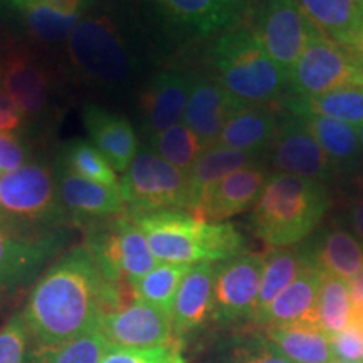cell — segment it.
Listing matches in <instances>:
<instances>
[{"label": "cell", "instance_id": "41", "mask_svg": "<svg viewBox=\"0 0 363 363\" xmlns=\"http://www.w3.org/2000/svg\"><path fill=\"white\" fill-rule=\"evenodd\" d=\"M331 352L337 362H363V331L355 325H348L347 328L331 335Z\"/></svg>", "mask_w": 363, "mask_h": 363}, {"label": "cell", "instance_id": "20", "mask_svg": "<svg viewBox=\"0 0 363 363\" xmlns=\"http://www.w3.org/2000/svg\"><path fill=\"white\" fill-rule=\"evenodd\" d=\"M240 108L217 78L194 76L192 89L185 106L184 123L194 131L203 148L214 147L227 118Z\"/></svg>", "mask_w": 363, "mask_h": 363}, {"label": "cell", "instance_id": "33", "mask_svg": "<svg viewBox=\"0 0 363 363\" xmlns=\"http://www.w3.org/2000/svg\"><path fill=\"white\" fill-rule=\"evenodd\" d=\"M353 303L350 281L323 272L316 301V325L330 337L345 330L350 325Z\"/></svg>", "mask_w": 363, "mask_h": 363}, {"label": "cell", "instance_id": "44", "mask_svg": "<svg viewBox=\"0 0 363 363\" xmlns=\"http://www.w3.org/2000/svg\"><path fill=\"white\" fill-rule=\"evenodd\" d=\"M48 6L62 13H71V16H84L96 0H44Z\"/></svg>", "mask_w": 363, "mask_h": 363}, {"label": "cell", "instance_id": "17", "mask_svg": "<svg viewBox=\"0 0 363 363\" xmlns=\"http://www.w3.org/2000/svg\"><path fill=\"white\" fill-rule=\"evenodd\" d=\"M192 83L194 76L179 69L162 71L148 81L140 98L143 131L148 138L184 121Z\"/></svg>", "mask_w": 363, "mask_h": 363}, {"label": "cell", "instance_id": "14", "mask_svg": "<svg viewBox=\"0 0 363 363\" xmlns=\"http://www.w3.org/2000/svg\"><path fill=\"white\" fill-rule=\"evenodd\" d=\"M99 331L118 348H153L175 340L170 315L140 299L104 313Z\"/></svg>", "mask_w": 363, "mask_h": 363}, {"label": "cell", "instance_id": "3", "mask_svg": "<svg viewBox=\"0 0 363 363\" xmlns=\"http://www.w3.org/2000/svg\"><path fill=\"white\" fill-rule=\"evenodd\" d=\"M158 262L217 264L244 252L246 240L230 222L207 220L187 211H163L133 217Z\"/></svg>", "mask_w": 363, "mask_h": 363}, {"label": "cell", "instance_id": "21", "mask_svg": "<svg viewBox=\"0 0 363 363\" xmlns=\"http://www.w3.org/2000/svg\"><path fill=\"white\" fill-rule=\"evenodd\" d=\"M81 115L94 147L111 163L115 172L125 174L138 153V136L131 121L96 103L84 104Z\"/></svg>", "mask_w": 363, "mask_h": 363}, {"label": "cell", "instance_id": "7", "mask_svg": "<svg viewBox=\"0 0 363 363\" xmlns=\"http://www.w3.org/2000/svg\"><path fill=\"white\" fill-rule=\"evenodd\" d=\"M84 229V246L108 283L133 288L158 264L143 230L128 214L93 222Z\"/></svg>", "mask_w": 363, "mask_h": 363}, {"label": "cell", "instance_id": "23", "mask_svg": "<svg viewBox=\"0 0 363 363\" xmlns=\"http://www.w3.org/2000/svg\"><path fill=\"white\" fill-rule=\"evenodd\" d=\"M301 247L308 262L325 274L352 281L363 266V242L343 225L325 227Z\"/></svg>", "mask_w": 363, "mask_h": 363}, {"label": "cell", "instance_id": "12", "mask_svg": "<svg viewBox=\"0 0 363 363\" xmlns=\"http://www.w3.org/2000/svg\"><path fill=\"white\" fill-rule=\"evenodd\" d=\"M252 30L288 78L316 27L305 16L296 0H262Z\"/></svg>", "mask_w": 363, "mask_h": 363}, {"label": "cell", "instance_id": "34", "mask_svg": "<svg viewBox=\"0 0 363 363\" xmlns=\"http://www.w3.org/2000/svg\"><path fill=\"white\" fill-rule=\"evenodd\" d=\"M19 11L22 24H24L27 33L44 44L65 43L69 39L72 30L76 29L81 17H83L59 12L48 6L44 0H38V2L21 7Z\"/></svg>", "mask_w": 363, "mask_h": 363}, {"label": "cell", "instance_id": "42", "mask_svg": "<svg viewBox=\"0 0 363 363\" xmlns=\"http://www.w3.org/2000/svg\"><path fill=\"white\" fill-rule=\"evenodd\" d=\"M29 162V153L21 136L13 131H0V175L11 174Z\"/></svg>", "mask_w": 363, "mask_h": 363}, {"label": "cell", "instance_id": "29", "mask_svg": "<svg viewBox=\"0 0 363 363\" xmlns=\"http://www.w3.org/2000/svg\"><path fill=\"white\" fill-rule=\"evenodd\" d=\"M257 160H259L257 153L220 147V145H214V147L203 150L202 155L197 158V162L194 163V167L187 174L192 212L197 207V203L201 202L202 195L212 185L235 170L256 165Z\"/></svg>", "mask_w": 363, "mask_h": 363}, {"label": "cell", "instance_id": "27", "mask_svg": "<svg viewBox=\"0 0 363 363\" xmlns=\"http://www.w3.org/2000/svg\"><path fill=\"white\" fill-rule=\"evenodd\" d=\"M264 337L291 363H333L330 335L315 323L264 328Z\"/></svg>", "mask_w": 363, "mask_h": 363}, {"label": "cell", "instance_id": "39", "mask_svg": "<svg viewBox=\"0 0 363 363\" xmlns=\"http://www.w3.org/2000/svg\"><path fill=\"white\" fill-rule=\"evenodd\" d=\"M101 363H185L184 342L175 338L170 343L153 348L111 347Z\"/></svg>", "mask_w": 363, "mask_h": 363}, {"label": "cell", "instance_id": "35", "mask_svg": "<svg viewBox=\"0 0 363 363\" xmlns=\"http://www.w3.org/2000/svg\"><path fill=\"white\" fill-rule=\"evenodd\" d=\"M190 266L158 262L148 274L133 286V296L140 301L160 308L172 318L174 301L179 291L182 279L187 274Z\"/></svg>", "mask_w": 363, "mask_h": 363}, {"label": "cell", "instance_id": "48", "mask_svg": "<svg viewBox=\"0 0 363 363\" xmlns=\"http://www.w3.org/2000/svg\"><path fill=\"white\" fill-rule=\"evenodd\" d=\"M7 2H9V4H12V6H16L17 9H21V7L29 6V4L38 2V0H7Z\"/></svg>", "mask_w": 363, "mask_h": 363}, {"label": "cell", "instance_id": "31", "mask_svg": "<svg viewBox=\"0 0 363 363\" xmlns=\"http://www.w3.org/2000/svg\"><path fill=\"white\" fill-rule=\"evenodd\" d=\"M298 116V115H296ZM316 142L338 169H352L360 160L362 143L358 128L320 116H301Z\"/></svg>", "mask_w": 363, "mask_h": 363}, {"label": "cell", "instance_id": "46", "mask_svg": "<svg viewBox=\"0 0 363 363\" xmlns=\"http://www.w3.org/2000/svg\"><path fill=\"white\" fill-rule=\"evenodd\" d=\"M350 323L355 325L358 330L363 331V298L357 299V301L353 303V311H352Z\"/></svg>", "mask_w": 363, "mask_h": 363}, {"label": "cell", "instance_id": "25", "mask_svg": "<svg viewBox=\"0 0 363 363\" xmlns=\"http://www.w3.org/2000/svg\"><path fill=\"white\" fill-rule=\"evenodd\" d=\"M323 272L316 266L308 264L296 276L283 293L271 303L259 328L283 326L293 323H315L316 325V301L320 293Z\"/></svg>", "mask_w": 363, "mask_h": 363}, {"label": "cell", "instance_id": "40", "mask_svg": "<svg viewBox=\"0 0 363 363\" xmlns=\"http://www.w3.org/2000/svg\"><path fill=\"white\" fill-rule=\"evenodd\" d=\"M30 335L24 315L16 311L0 328V363H26Z\"/></svg>", "mask_w": 363, "mask_h": 363}, {"label": "cell", "instance_id": "10", "mask_svg": "<svg viewBox=\"0 0 363 363\" xmlns=\"http://www.w3.org/2000/svg\"><path fill=\"white\" fill-rule=\"evenodd\" d=\"M66 242V229L34 235L0 224V303L38 281Z\"/></svg>", "mask_w": 363, "mask_h": 363}, {"label": "cell", "instance_id": "45", "mask_svg": "<svg viewBox=\"0 0 363 363\" xmlns=\"http://www.w3.org/2000/svg\"><path fill=\"white\" fill-rule=\"evenodd\" d=\"M348 224L352 233L363 242V197H358L348 207Z\"/></svg>", "mask_w": 363, "mask_h": 363}, {"label": "cell", "instance_id": "28", "mask_svg": "<svg viewBox=\"0 0 363 363\" xmlns=\"http://www.w3.org/2000/svg\"><path fill=\"white\" fill-rule=\"evenodd\" d=\"M284 106L291 115L330 118L360 128L363 125V84L343 86L318 96H289Z\"/></svg>", "mask_w": 363, "mask_h": 363}, {"label": "cell", "instance_id": "19", "mask_svg": "<svg viewBox=\"0 0 363 363\" xmlns=\"http://www.w3.org/2000/svg\"><path fill=\"white\" fill-rule=\"evenodd\" d=\"M214 276L216 264L201 262L190 266L187 274L182 279L172 310L174 337L180 342H184L189 335L197 333L208 321H212Z\"/></svg>", "mask_w": 363, "mask_h": 363}, {"label": "cell", "instance_id": "1", "mask_svg": "<svg viewBox=\"0 0 363 363\" xmlns=\"http://www.w3.org/2000/svg\"><path fill=\"white\" fill-rule=\"evenodd\" d=\"M130 286L103 279L86 246L57 257L30 289L22 310L30 347H48L99 330L104 313L123 305Z\"/></svg>", "mask_w": 363, "mask_h": 363}, {"label": "cell", "instance_id": "50", "mask_svg": "<svg viewBox=\"0 0 363 363\" xmlns=\"http://www.w3.org/2000/svg\"><path fill=\"white\" fill-rule=\"evenodd\" d=\"M358 136H360V143H362V150H363V125L358 128Z\"/></svg>", "mask_w": 363, "mask_h": 363}, {"label": "cell", "instance_id": "13", "mask_svg": "<svg viewBox=\"0 0 363 363\" xmlns=\"http://www.w3.org/2000/svg\"><path fill=\"white\" fill-rule=\"evenodd\" d=\"M271 157L283 174L305 177L326 184L337 177V167L316 142L301 116L281 118L279 128L271 143Z\"/></svg>", "mask_w": 363, "mask_h": 363}, {"label": "cell", "instance_id": "47", "mask_svg": "<svg viewBox=\"0 0 363 363\" xmlns=\"http://www.w3.org/2000/svg\"><path fill=\"white\" fill-rule=\"evenodd\" d=\"M352 185L358 194L363 195V169H362V172H358V174L355 175V179H353Z\"/></svg>", "mask_w": 363, "mask_h": 363}, {"label": "cell", "instance_id": "5", "mask_svg": "<svg viewBox=\"0 0 363 363\" xmlns=\"http://www.w3.org/2000/svg\"><path fill=\"white\" fill-rule=\"evenodd\" d=\"M67 56L79 79L101 93H121L131 84L136 59L115 17L91 12L67 39Z\"/></svg>", "mask_w": 363, "mask_h": 363}, {"label": "cell", "instance_id": "26", "mask_svg": "<svg viewBox=\"0 0 363 363\" xmlns=\"http://www.w3.org/2000/svg\"><path fill=\"white\" fill-rule=\"evenodd\" d=\"M281 118L272 106H240L227 118L216 145L261 155L271 147Z\"/></svg>", "mask_w": 363, "mask_h": 363}, {"label": "cell", "instance_id": "24", "mask_svg": "<svg viewBox=\"0 0 363 363\" xmlns=\"http://www.w3.org/2000/svg\"><path fill=\"white\" fill-rule=\"evenodd\" d=\"M325 38L358 52L363 40V0H296Z\"/></svg>", "mask_w": 363, "mask_h": 363}, {"label": "cell", "instance_id": "8", "mask_svg": "<svg viewBox=\"0 0 363 363\" xmlns=\"http://www.w3.org/2000/svg\"><path fill=\"white\" fill-rule=\"evenodd\" d=\"M120 189L125 214L131 217L163 211L192 212L187 175L150 147L138 150L120 180Z\"/></svg>", "mask_w": 363, "mask_h": 363}, {"label": "cell", "instance_id": "43", "mask_svg": "<svg viewBox=\"0 0 363 363\" xmlns=\"http://www.w3.org/2000/svg\"><path fill=\"white\" fill-rule=\"evenodd\" d=\"M22 113L13 99L0 86V131H13L22 125Z\"/></svg>", "mask_w": 363, "mask_h": 363}, {"label": "cell", "instance_id": "32", "mask_svg": "<svg viewBox=\"0 0 363 363\" xmlns=\"http://www.w3.org/2000/svg\"><path fill=\"white\" fill-rule=\"evenodd\" d=\"M111 345L99 330L48 347H30L26 363H101Z\"/></svg>", "mask_w": 363, "mask_h": 363}, {"label": "cell", "instance_id": "16", "mask_svg": "<svg viewBox=\"0 0 363 363\" xmlns=\"http://www.w3.org/2000/svg\"><path fill=\"white\" fill-rule=\"evenodd\" d=\"M0 86L13 99L22 116L39 121L52 108V78L48 69L26 52H9Z\"/></svg>", "mask_w": 363, "mask_h": 363}, {"label": "cell", "instance_id": "37", "mask_svg": "<svg viewBox=\"0 0 363 363\" xmlns=\"http://www.w3.org/2000/svg\"><path fill=\"white\" fill-rule=\"evenodd\" d=\"M59 163L84 179L99 182L103 185H111V187L120 185L111 163L103 157V153L93 143L86 142L83 138H72L65 143Z\"/></svg>", "mask_w": 363, "mask_h": 363}, {"label": "cell", "instance_id": "18", "mask_svg": "<svg viewBox=\"0 0 363 363\" xmlns=\"http://www.w3.org/2000/svg\"><path fill=\"white\" fill-rule=\"evenodd\" d=\"M267 177L269 175L257 163L225 175L202 195L194 214L216 222L242 214L259 199Z\"/></svg>", "mask_w": 363, "mask_h": 363}, {"label": "cell", "instance_id": "38", "mask_svg": "<svg viewBox=\"0 0 363 363\" xmlns=\"http://www.w3.org/2000/svg\"><path fill=\"white\" fill-rule=\"evenodd\" d=\"M219 363H291L276 350L274 345L259 331H246L229 340Z\"/></svg>", "mask_w": 363, "mask_h": 363}, {"label": "cell", "instance_id": "9", "mask_svg": "<svg viewBox=\"0 0 363 363\" xmlns=\"http://www.w3.org/2000/svg\"><path fill=\"white\" fill-rule=\"evenodd\" d=\"M352 84H363L362 59L316 29L288 76L291 96H318Z\"/></svg>", "mask_w": 363, "mask_h": 363}, {"label": "cell", "instance_id": "6", "mask_svg": "<svg viewBox=\"0 0 363 363\" xmlns=\"http://www.w3.org/2000/svg\"><path fill=\"white\" fill-rule=\"evenodd\" d=\"M67 212L59 197L56 169L27 162L0 175V224L24 234H51L66 229Z\"/></svg>", "mask_w": 363, "mask_h": 363}, {"label": "cell", "instance_id": "52", "mask_svg": "<svg viewBox=\"0 0 363 363\" xmlns=\"http://www.w3.org/2000/svg\"><path fill=\"white\" fill-rule=\"evenodd\" d=\"M333 363H350V362H333Z\"/></svg>", "mask_w": 363, "mask_h": 363}, {"label": "cell", "instance_id": "15", "mask_svg": "<svg viewBox=\"0 0 363 363\" xmlns=\"http://www.w3.org/2000/svg\"><path fill=\"white\" fill-rule=\"evenodd\" d=\"M59 197L69 220L78 225L110 219L125 214V202L120 185H103L99 182L84 179L65 165L56 167Z\"/></svg>", "mask_w": 363, "mask_h": 363}, {"label": "cell", "instance_id": "22", "mask_svg": "<svg viewBox=\"0 0 363 363\" xmlns=\"http://www.w3.org/2000/svg\"><path fill=\"white\" fill-rule=\"evenodd\" d=\"M158 4L177 27L197 35L235 29L247 7V0H158Z\"/></svg>", "mask_w": 363, "mask_h": 363}, {"label": "cell", "instance_id": "51", "mask_svg": "<svg viewBox=\"0 0 363 363\" xmlns=\"http://www.w3.org/2000/svg\"><path fill=\"white\" fill-rule=\"evenodd\" d=\"M358 57L362 59V62H363V40H362V45H360V49H358Z\"/></svg>", "mask_w": 363, "mask_h": 363}, {"label": "cell", "instance_id": "36", "mask_svg": "<svg viewBox=\"0 0 363 363\" xmlns=\"http://www.w3.org/2000/svg\"><path fill=\"white\" fill-rule=\"evenodd\" d=\"M148 147L169 162L175 169L189 174L197 158L203 153V145L199 142L192 130L182 121L179 125L170 126L169 130L162 131L152 138H148Z\"/></svg>", "mask_w": 363, "mask_h": 363}, {"label": "cell", "instance_id": "49", "mask_svg": "<svg viewBox=\"0 0 363 363\" xmlns=\"http://www.w3.org/2000/svg\"><path fill=\"white\" fill-rule=\"evenodd\" d=\"M4 62H6V56H4V49H2V44H0V71H2V67H4Z\"/></svg>", "mask_w": 363, "mask_h": 363}, {"label": "cell", "instance_id": "2", "mask_svg": "<svg viewBox=\"0 0 363 363\" xmlns=\"http://www.w3.org/2000/svg\"><path fill=\"white\" fill-rule=\"evenodd\" d=\"M328 207L323 182L278 172L267 177L254 203L251 225L267 247H291L315 233Z\"/></svg>", "mask_w": 363, "mask_h": 363}, {"label": "cell", "instance_id": "30", "mask_svg": "<svg viewBox=\"0 0 363 363\" xmlns=\"http://www.w3.org/2000/svg\"><path fill=\"white\" fill-rule=\"evenodd\" d=\"M306 264L308 259L303 252V247H278L267 254L264 257L256 313L252 318L254 325L257 326L261 323L271 303L296 279V276Z\"/></svg>", "mask_w": 363, "mask_h": 363}, {"label": "cell", "instance_id": "11", "mask_svg": "<svg viewBox=\"0 0 363 363\" xmlns=\"http://www.w3.org/2000/svg\"><path fill=\"white\" fill-rule=\"evenodd\" d=\"M264 256L240 252L217 262L214 276V313L212 321L229 326L247 323L256 313Z\"/></svg>", "mask_w": 363, "mask_h": 363}, {"label": "cell", "instance_id": "4", "mask_svg": "<svg viewBox=\"0 0 363 363\" xmlns=\"http://www.w3.org/2000/svg\"><path fill=\"white\" fill-rule=\"evenodd\" d=\"M217 79L240 106H274L288 78L251 27H235L216 40L211 52Z\"/></svg>", "mask_w": 363, "mask_h": 363}]
</instances>
